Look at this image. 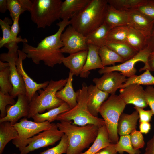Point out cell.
<instances>
[{"label":"cell","mask_w":154,"mask_h":154,"mask_svg":"<svg viewBox=\"0 0 154 154\" xmlns=\"http://www.w3.org/2000/svg\"><path fill=\"white\" fill-rule=\"evenodd\" d=\"M70 24L69 20L60 21L57 23L59 29L55 34L45 37L36 47L23 43L22 51L36 64H39L42 61L46 65L53 67L57 64H61L64 56L61 50L63 45L60 37L66 27Z\"/></svg>","instance_id":"1"},{"label":"cell","mask_w":154,"mask_h":154,"mask_svg":"<svg viewBox=\"0 0 154 154\" xmlns=\"http://www.w3.org/2000/svg\"><path fill=\"white\" fill-rule=\"evenodd\" d=\"M108 5L107 0H90L70 19V25L86 37L104 23Z\"/></svg>","instance_id":"2"},{"label":"cell","mask_w":154,"mask_h":154,"mask_svg":"<svg viewBox=\"0 0 154 154\" xmlns=\"http://www.w3.org/2000/svg\"><path fill=\"white\" fill-rule=\"evenodd\" d=\"M56 125L68 138V145L66 154H80L88 148L95 140L99 128L92 124L78 126L71 121H61Z\"/></svg>","instance_id":"3"},{"label":"cell","mask_w":154,"mask_h":154,"mask_svg":"<svg viewBox=\"0 0 154 154\" xmlns=\"http://www.w3.org/2000/svg\"><path fill=\"white\" fill-rule=\"evenodd\" d=\"M88 86L83 83L81 88L77 90V104L69 110L59 114L56 120L74 121L73 124L80 126L94 125L99 127L105 125L103 119L95 117L89 112L88 107Z\"/></svg>","instance_id":"4"},{"label":"cell","mask_w":154,"mask_h":154,"mask_svg":"<svg viewBox=\"0 0 154 154\" xmlns=\"http://www.w3.org/2000/svg\"><path fill=\"white\" fill-rule=\"evenodd\" d=\"M67 78L57 81L51 80L48 85L43 90L37 92L29 103V110L27 118L32 117L37 113L41 114L46 110L48 111L57 107L64 102L57 97L56 92L65 85Z\"/></svg>","instance_id":"5"},{"label":"cell","mask_w":154,"mask_h":154,"mask_svg":"<svg viewBox=\"0 0 154 154\" xmlns=\"http://www.w3.org/2000/svg\"><path fill=\"white\" fill-rule=\"evenodd\" d=\"M126 105L119 95L111 94L99 109V113L105 121L111 143L116 144L119 141L118 122Z\"/></svg>","instance_id":"6"},{"label":"cell","mask_w":154,"mask_h":154,"mask_svg":"<svg viewBox=\"0 0 154 154\" xmlns=\"http://www.w3.org/2000/svg\"><path fill=\"white\" fill-rule=\"evenodd\" d=\"M61 0H33L30 11L31 20L38 28L50 26L60 18Z\"/></svg>","instance_id":"7"},{"label":"cell","mask_w":154,"mask_h":154,"mask_svg":"<svg viewBox=\"0 0 154 154\" xmlns=\"http://www.w3.org/2000/svg\"><path fill=\"white\" fill-rule=\"evenodd\" d=\"M48 121L38 123L29 121L26 117L13 125L17 132L18 137L12 141V143L20 152L28 145L29 139L50 128L52 125Z\"/></svg>","instance_id":"8"},{"label":"cell","mask_w":154,"mask_h":154,"mask_svg":"<svg viewBox=\"0 0 154 154\" xmlns=\"http://www.w3.org/2000/svg\"><path fill=\"white\" fill-rule=\"evenodd\" d=\"M64 134L58 129L56 124L53 123L48 129L29 139L28 145L20 152L19 154H27L36 149L52 145L60 140Z\"/></svg>","instance_id":"9"},{"label":"cell","mask_w":154,"mask_h":154,"mask_svg":"<svg viewBox=\"0 0 154 154\" xmlns=\"http://www.w3.org/2000/svg\"><path fill=\"white\" fill-rule=\"evenodd\" d=\"M150 53V51L146 47L130 59L119 64L104 67L103 68L100 69L98 72L101 75L112 72L119 71L125 76L130 78L135 75L136 72L137 70L134 66L137 62L141 61L145 64L144 66L139 69L140 72L147 69L148 58Z\"/></svg>","instance_id":"10"},{"label":"cell","mask_w":154,"mask_h":154,"mask_svg":"<svg viewBox=\"0 0 154 154\" xmlns=\"http://www.w3.org/2000/svg\"><path fill=\"white\" fill-rule=\"evenodd\" d=\"M60 38L63 46L61 52L71 54L83 50H88L86 37L69 26L61 34Z\"/></svg>","instance_id":"11"},{"label":"cell","mask_w":154,"mask_h":154,"mask_svg":"<svg viewBox=\"0 0 154 154\" xmlns=\"http://www.w3.org/2000/svg\"><path fill=\"white\" fill-rule=\"evenodd\" d=\"M18 58V53L11 54L8 53H1L0 60L6 62L9 64L10 80L13 86V90L11 95L15 98L19 95H25L26 88L23 78L18 72L16 62Z\"/></svg>","instance_id":"12"},{"label":"cell","mask_w":154,"mask_h":154,"mask_svg":"<svg viewBox=\"0 0 154 154\" xmlns=\"http://www.w3.org/2000/svg\"><path fill=\"white\" fill-rule=\"evenodd\" d=\"M127 79L126 77L120 73L114 71L104 73L100 78H94L93 81L100 90L114 94Z\"/></svg>","instance_id":"13"},{"label":"cell","mask_w":154,"mask_h":154,"mask_svg":"<svg viewBox=\"0 0 154 154\" xmlns=\"http://www.w3.org/2000/svg\"><path fill=\"white\" fill-rule=\"evenodd\" d=\"M18 58L16 62L17 71L22 77L26 88L25 96L29 102L38 90L45 88L48 85L49 81H46L40 83L34 81L24 70L23 65V60L27 57V54L22 50L18 51Z\"/></svg>","instance_id":"14"},{"label":"cell","mask_w":154,"mask_h":154,"mask_svg":"<svg viewBox=\"0 0 154 154\" xmlns=\"http://www.w3.org/2000/svg\"><path fill=\"white\" fill-rule=\"evenodd\" d=\"M128 11V26L142 33L146 37L151 33L154 26V19L132 8Z\"/></svg>","instance_id":"15"},{"label":"cell","mask_w":154,"mask_h":154,"mask_svg":"<svg viewBox=\"0 0 154 154\" xmlns=\"http://www.w3.org/2000/svg\"><path fill=\"white\" fill-rule=\"evenodd\" d=\"M119 96L126 104L144 108L148 105L145 101V90L141 85L133 84L119 90Z\"/></svg>","instance_id":"16"},{"label":"cell","mask_w":154,"mask_h":154,"mask_svg":"<svg viewBox=\"0 0 154 154\" xmlns=\"http://www.w3.org/2000/svg\"><path fill=\"white\" fill-rule=\"evenodd\" d=\"M17 97V101L14 104L7 106L6 115L5 117L0 118V122L9 121L13 125L22 117H27L29 102L25 95H19Z\"/></svg>","instance_id":"17"},{"label":"cell","mask_w":154,"mask_h":154,"mask_svg":"<svg viewBox=\"0 0 154 154\" xmlns=\"http://www.w3.org/2000/svg\"><path fill=\"white\" fill-rule=\"evenodd\" d=\"M88 109L94 116L98 117L99 109L109 94L99 89L96 86L90 85L87 87Z\"/></svg>","instance_id":"18"},{"label":"cell","mask_w":154,"mask_h":154,"mask_svg":"<svg viewBox=\"0 0 154 154\" xmlns=\"http://www.w3.org/2000/svg\"><path fill=\"white\" fill-rule=\"evenodd\" d=\"M88 53V50H83L70 54L62 59V63L69 69L74 75H80L85 64Z\"/></svg>","instance_id":"19"},{"label":"cell","mask_w":154,"mask_h":154,"mask_svg":"<svg viewBox=\"0 0 154 154\" xmlns=\"http://www.w3.org/2000/svg\"><path fill=\"white\" fill-rule=\"evenodd\" d=\"M88 53L85 64L80 74L81 77L86 78L90 74V71L97 68L102 69V65L99 54V48L91 44H88Z\"/></svg>","instance_id":"20"},{"label":"cell","mask_w":154,"mask_h":154,"mask_svg":"<svg viewBox=\"0 0 154 154\" xmlns=\"http://www.w3.org/2000/svg\"><path fill=\"white\" fill-rule=\"evenodd\" d=\"M104 22L111 29L118 26L128 25V11L117 9L108 4Z\"/></svg>","instance_id":"21"},{"label":"cell","mask_w":154,"mask_h":154,"mask_svg":"<svg viewBox=\"0 0 154 154\" xmlns=\"http://www.w3.org/2000/svg\"><path fill=\"white\" fill-rule=\"evenodd\" d=\"M139 116L136 110L131 114L122 113L120 116L117 125V133L120 136L130 135L136 129Z\"/></svg>","instance_id":"22"},{"label":"cell","mask_w":154,"mask_h":154,"mask_svg":"<svg viewBox=\"0 0 154 154\" xmlns=\"http://www.w3.org/2000/svg\"><path fill=\"white\" fill-rule=\"evenodd\" d=\"M90 0H65L62 1L60 18L69 20L82 10Z\"/></svg>","instance_id":"23"},{"label":"cell","mask_w":154,"mask_h":154,"mask_svg":"<svg viewBox=\"0 0 154 154\" xmlns=\"http://www.w3.org/2000/svg\"><path fill=\"white\" fill-rule=\"evenodd\" d=\"M73 75V74L70 71L65 85L64 87L58 91L56 94L57 97L67 103L71 109L76 105L78 95L77 91L75 92L73 88L72 82Z\"/></svg>","instance_id":"24"},{"label":"cell","mask_w":154,"mask_h":154,"mask_svg":"<svg viewBox=\"0 0 154 154\" xmlns=\"http://www.w3.org/2000/svg\"><path fill=\"white\" fill-rule=\"evenodd\" d=\"M111 28L105 23L86 37L87 44L94 45L100 48L106 45L108 33Z\"/></svg>","instance_id":"25"},{"label":"cell","mask_w":154,"mask_h":154,"mask_svg":"<svg viewBox=\"0 0 154 154\" xmlns=\"http://www.w3.org/2000/svg\"><path fill=\"white\" fill-rule=\"evenodd\" d=\"M20 15L16 17L13 21L11 26V35L9 42L4 46L8 50V53L11 54L18 53V46L17 43L20 42L27 43L28 41L26 38L23 39L20 36L17 37V35L20 31L19 20Z\"/></svg>","instance_id":"26"},{"label":"cell","mask_w":154,"mask_h":154,"mask_svg":"<svg viewBox=\"0 0 154 154\" xmlns=\"http://www.w3.org/2000/svg\"><path fill=\"white\" fill-rule=\"evenodd\" d=\"M18 137L17 131L9 121L0 122V154H2L7 144Z\"/></svg>","instance_id":"27"},{"label":"cell","mask_w":154,"mask_h":154,"mask_svg":"<svg viewBox=\"0 0 154 154\" xmlns=\"http://www.w3.org/2000/svg\"><path fill=\"white\" fill-rule=\"evenodd\" d=\"M111 143L106 126L104 125L99 128L97 136L91 146L87 150L80 154H95Z\"/></svg>","instance_id":"28"},{"label":"cell","mask_w":154,"mask_h":154,"mask_svg":"<svg viewBox=\"0 0 154 154\" xmlns=\"http://www.w3.org/2000/svg\"><path fill=\"white\" fill-rule=\"evenodd\" d=\"M71 109L69 105L64 102L60 106L51 109L44 113H37L31 118L34 121L41 123L48 121L51 123L56 120L58 116L60 114L67 111Z\"/></svg>","instance_id":"29"},{"label":"cell","mask_w":154,"mask_h":154,"mask_svg":"<svg viewBox=\"0 0 154 154\" xmlns=\"http://www.w3.org/2000/svg\"><path fill=\"white\" fill-rule=\"evenodd\" d=\"M105 46L116 53L125 61L131 58L138 52L126 43L107 40Z\"/></svg>","instance_id":"30"},{"label":"cell","mask_w":154,"mask_h":154,"mask_svg":"<svg viewBox=\"0 0 154 154\" xmlns=\"http://www.w3.org/2000/svg\"><path fill=\"white\" fill-rule=\"evenodd\" d=\"M7 10L13 21L17 16L26 11L30 12L33 4V0H7Z\"/></svg>","instance_id":"31"},{"label":"cell","mask_w":154,"mask_h":154,"mask_svg":"<svg viewBox=\"0 0 154 154\" xmlns=\"http://www.w3.org/2000/svg\"><path fill=\"white\" fill-rule=\"evenodd\" d=\"M146 38L141 33L129 27L126 43L139 52L146 47Z\"/></svg>","instance_id":"32"},{"label":"cell","mask_w":154,"mask_h":154,"mask_svg":"<svg viewBox=\"0 0 154 154\" xmlns=\"http://www.w3.org/2000/svg\"><path fill=\"white\" fill-rule=\"evenodd\" d=\"M99 54L103 67L115 65L116 62L122 63L125 62L119 56L106 46L99 48Z\"/></svg>","instance_id":"33"},{"label":"cell","mask_w":154,"mask_h":154,"mask_svg":"<svg viewBox=\"0 0 154 154\" xmlns=\"http://www.w3.org/2000/svg\"><path fill=\"white\" fill-rule=\"evenodd\" d=\"M140 75H134L127 78L125 82L119 88H123L133 84L148 86L154 85V76L151 74L149 70L146 69Z\"/></svg>","instance_id":"34"},{"label":"cell","mask_w":154,"mask_h":154,"mask_svg":"<svg viewBox=\"0 0 154 154\" xmlns=\"http://www.w3.org/2000/svg\"><path fill=\"white\" fill-rule=\"evenodd\" d=\"M116 151L120 154L125 152L129 154H140L139 149H134L131 144L130 135L120 136L118 142L115 144Z\"/></svg>","instance_id":"35"},{"label":"cell","mask_w":154,"mask_h":154,"mask_svg":"<svg viewBox=\"0 0 154 154\" xmlns=\"http://www.w3.org/2000/svg\"><path fill=\"white\" fill-rule=\"evenodd\" d=\"M129 28V26L125 25L111 29L108 35L107 40L126 43Z\"/></svg>","instance_id":"36"},{"label":"cell","mask_w":154,"mask_h":154,"mask_svg":"<svg viewBox=\"0 0 154 154\" xmlns=\"http://www.w3.org/2000/svg\"><path fill=\"white\" fill-rule=\"evenodd\" d=\"M9 77V66L0 68V91L4 94L11 95L13 90V86Z\"/></svg>","instance_id":"37"},{"label":"cell","mask_w":154,"mask_h":154,"mask_svg":"<svg viewBox=\"0 0 154 154\" xmlns=\"http://www.w3.org/2000/svg\"><path fill=\"white\" fill-rule=\"evenodd\" d=\"M143 0H107L109 5L118 10L127 11L134 8Z\"/></svg>","instance_id":"38"},{"label":"cell","mask_w":154,"mask_h":154,"mask_svg":"<svg viewBox=\"0 0 154 154\" xmlns=\"http://www.w3.org/2000/svg\"><path fill=\"white\" fill-rule=\"evenodd\" d=\"M12 21L7 17L3 20L0 19V25L2 32V37L0 40V48L4 46L9 41L11 28L10 25L13 24Z\"/></svg>","instance_id":"39"},{"label":"cell","mask_w":154,"mask_h":154,"mask_svg":"<svg viewBox=\"0 0 154 154\" xmlns=\"http://www.w3.org/2000/svg\"><path fill=\"white\" fill-rule=\"evenodd\" d=\"M68 145L67 136L64 134L62 137L59 143L56 146L48 149L40 154H62L67 152Z\"/></svg>","instance_id":"40"},{"label":"cell","mask_w":154,"mask_h":154,"mask_svg":"<svg viewBox=\"0 0 154 154\" xmlns=\"http://www.w3.org/2000/svg\"><path fill=\"white\" fill-rule=\"evenodd\" d=\"M16 102L14 98L10 94H4L0 91V118L6 116L7 106L8 105H13Z\"/></svg>","instance_id":"41"},{"label":"cell","mask_w":154,"mask_h":154,"mask_svg":"<svg viewBox=\"0 0 154 154\" xmlns=\"http://www.w3.org/2000/svg\"><path fill=\"white\" fill-rule=\"evenodd\" d=\"M133 8L154 19V0H143L137 6Z\"/></svg>","instance_id":"42"},{"label":"cell","mask_w":154,"mask_h":154,"mask_svg":"<svg viewBox=\"0 0 154 154\" xmlns=\"http://www.w3.org/2000/svg\"><path fill=\"white\" fill-rule=\"evenodd\" d=\"M130 135L131 142L134 149H139L144 147L145 143L142 133L135 129Z\"/></svg>","instance_id":"43"},{"label":"cell","mask_w":154,"mask_h":154,"mask_svg":"<svg viewBox=\"0 0 154 154\" xmlns=\"http://www.w3.org/2000/svg\"><path fill=\"white\" fill-rule=\"evenodd\" d=\"M134 108L138 113L139 123L149 122L151 121L152 117L153 114L151 110H146L142 108L135 106Z\"/></svg>","instance_id":"44"},{"label":"cell","mask_w":154,"mask_h":154,"mask_svg":"<svg viewBox=\"0 0 154 154\" xmlns=\"http://www.w3.org/2000/svg\"><path fill=\"white\" fill-rule=\"evenodd\" d=\"M145 101L154 114V87L147 86L145 90Z\"/></svg>","instance_id":"45"},{"label":"cell","mask_w":154,"mask_h":154,"mask_svg":"<svg viewBox=\"0 0 154 154\" xmlns=\"http://www.w3.org/2000/svg\"><path fill=\"white\" fill-rule=\"evenodd\" d=\"M117 153L115 149V144L111 143L95 154H117Z\"/></svg>","instance_id":"46"},{"label":"cell","mask_w":154,"mask_h":154,"mask_svg":"<svg viewBox=\"0 0 154 154\" xmlns=\"http://www.w3.org/2000/svg\"><path fill=\"white\" fill-rule=\"evenodd\" d=\"M146 45L151 53L154 52V26L151 33L146 37Z\"/></svg>","instance_id":"47"},{"label":"cell","mask_w":154,"mask_h":154,"mask_svg":"<svg viewBox=\"0 0 154 154\" xmlns=\"http://www.w3.org/2000/svg\"><path fill=\"white\" fill-rule=\"evenodd\" d=\"M143 154H154V135L152 138L147 142Z\"/></svg>","instance_id":"48"},{"label":"cell","mask_w":154,"mask_h":154,"mask_svg":"<svg viewBox=\"0 0 154 154\" xmlns=\"http://www.w3.org/2000/svg\"><path fill=\"white\" fill-rule=\"evenodd\" d=\"M151 129V125L149 122L139 123L140 131L141 133H147Z\"/></svg>","instance_id":"49"},{"label":"cell","mask_w":154,"mask_h":154,"mask_svg":"<svg viewBox=\"0 0 154 154\" xmlns=\"http://www.w3.org/2000/svg\"><path fill=\"white\" fill-rule=\"evenodd\" d=\"M147 69L150 71H154V52L151 53L149 56Z\"/></svg>","instance_id":"50"},{"label":"cell","mask_w":154,"mask_h":154,"mask_svg":"<svg viewBox=\"0 0 154 154\" xmlns=\"http://www.w3.org/2000/svg\"><path fill=\"white\" fill-rule=\"evenodd\" d=\"M7 9V0H0V12L4 13Z\"/></svg>","instance_id":"51"},{"label":"cell","mask_w":154,"mask_h":154,"mask_svg":"<svg viewBox=\"0 0 154 154\" xmlns=\"http://www.w3.org/2000/svg\"><path fill=\"white\" fill-rule=\"evenodd\" d=\"M13 154H16L15 153H13Z\"/></svg>","instance_id":"52"}]
</instances>
